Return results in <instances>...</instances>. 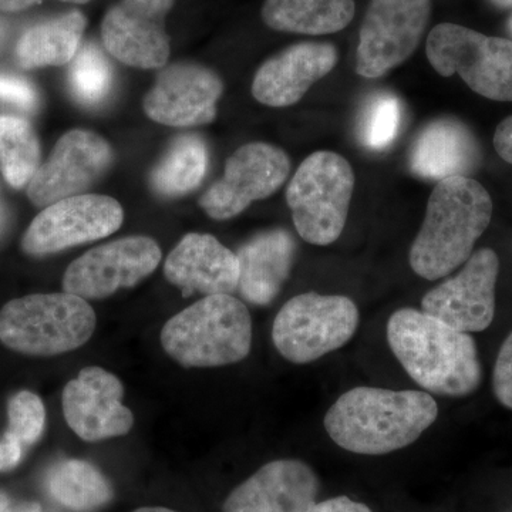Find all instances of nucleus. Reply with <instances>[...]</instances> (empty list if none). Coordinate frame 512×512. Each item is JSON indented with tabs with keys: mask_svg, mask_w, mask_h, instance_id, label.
Masks as SVG:
<instances>
[{
	"mask_svg": "<svg viewBox=\"0 0 512 512\" xmlns=\"http://www.w3.org/2000/svg\"><path fill=\"white\" fill-rule=\"evenodd\" d=\"M437 416L439 406L429 393L355 387L330 407L325 429L343 450L383 456L413 444Z\"/></svg>",
	"mask_w": 512,
	"mask_h": 512,
	"instance_id": "nucleus-1",
	"label": "nucleus"
},
{
	"mask_svg": "<svg viewBox=\"0 0 512 512\" xmlns=\"http://www.w3.org/2000/svg\"><path fill=\"white\" fill-rule=\"evenodd\" d=\"M387 342L407 375L427 392L461 397L476 392L483 367L476 340L424 311L399 309L387 322Z\"/></svg>",
	"mask_w": 512,
	"mask_h": 512,
	"instance_id": "nucleus-2",
	"label": "nucleus"
},
{
	"mask_svg": "<svg viewBox=\"0 0 512 512\" xmlns=\"http://www.w3.org/2000/svg\"><path fill=\"white\" fill-rule=\"evenodd\" d=\"M493 218L490 192L471 177L437 181L426 217L412 248L410 266L427 281H437L466 264Z\"/></svg>",
	"mask_w": 512,
	"mask_h": 512,
	"instance_id": "nucleus-3",
	"label": "nucleus"
},
{
	"mask_svg": "<svg viewBox=\"0 0 512 512\" xmlns=\"http://www.w3.org/2000/svg\"><path fill=\"white\" fill-rule=\"evenodd\" d=\"M161 345L183 367L242 362L252 348V319L232 295L205 296L177 313L161 330Z\"/></svg>",
	"mask_w": 512,
	"mask_h": 512,
	"instance_id": "nucleus-4",
	"label": "nucleus"
},
{
	"mask_svg": "<svg viewBox=\"0 0 512 512\" xmlns=\"http://www.w3.org/2000/svg\"><path fill=\"white\" fill-rule=\"evenodd\" d=\"M96 323L86 299L69 292L36 293L3 306L0 340L23 355H63L86 345Z\"/></svg>",
	"mask_w": 512,
	"mask_h": 512,
	"instance_id": "nucleus-5",
	"label": "nucleus"
},
{
	"mask_svg": "<svg viewBox=\"0 0 512 512\" xmlns=\"http://www.w3.org/2000/svg\"><path fill=\"white\" fill-rule=\"evenodd\" d=\"M355 190L349 161L332 151L313 153L286 188V201L302 239L326 247L342 235Z\"/></svg>",
	"mask_w": 512,
	"mask_h": 512,
	"instance_id": "nucleus-6",
	"label": "nucleus"
},
{
	"mask_svg": "<svg viewBox=\"0 0 512 512\" xmlns=\"http://www.w3.org/2000/svg\"><path fill=\"white\" fill-rule=\"evenodd\" d=\"M359 320V309L348 296L302 293L276 315L272 340L286 360L306 365L348 345Z\"/></svg>",
	"mask_w": 512,
	"mask_h": 512,
	"instance_id": "nucleus-7",
	"label": "nucleus"
},
{
	"mask_svg": "<svg viewBox=\"0 0 512 512\" xmlns=\"http://www.w3.org/2000/svg\"><path fill=\"white\" fill-rule=\"evenodd\" d=\"M427 59L443 77L458 74L485 99L512 101V40L441 23L427 37Z\"/></svg>",
	"mask_w": 512,
	"mask_h": 512,
	"instance_id": "nucleus-8",
	"label": "nucleus"
},
{
	"mask_svg": "<svg viewBox=\"0 0 512 512\" xmlns=\"http://www.w3.org/2000/svg\"><path fill=\"white\" fill-rule=\"evenodd\" d=\"M431 16V0H370L360 28L356 73L382 77L416 52Z\"/></svg>",
	"mask_w": 512,
	"mask_h": 512,
	"instance_id": "nucleus-9",
	"label": "nucleus"
},
{
	"mask_svg": "<svg viewBox=\"0 0 512 512\" xmlns=\"http://www.w3.org/2000/svg\"><path fill=\"white\" fill-rule=\"evenodd\" d=\"M291 173L284 150L266 143L239 147L225 164L224 175L200 198V207L212 220L237 217L255 201L275 194Z\"/></svg>",
	"mask_w": 512,
	"mask_h": 512,
	"instance_id": "nucleus-10",
	"label": "nucleus"
},
{
	"mask_svg": "<svg viewBox=\"0 0 512 512\" xmlns=\"http://www.w3.org/2000/svg\"><path fill=\"white\" fill-rule=\"evenodd\" d=\"M120 202L106 195L80 194L49 205L32 221L22 248L28 255L45 256L109 237L121 227Z\"/></svg>",
	"mask_w": 512,
	"mask_h": 512,
	"instance_id": "nucleus-11",
	"label": "nucleus"
},
{
	"mask_svg": "<svg viewBox=\"0 0 512 512\" xmlns=\"http://www.w3.org/2000/svg\"><path fill=\"white\" fill-rule=\"evenodd\" d=\"M161 249L154 239L127 237L90 249L66 269L63 291L83 299L109 298L156 271Z\"/></svg>",
	"mask_w": 512,
	"mask_h": 512,
	"instance_id": "nucleus-12",
	"label": "nucleus"
},
{
	"mask_svg": "<svg viewBox=\"0 0 512 512\" xmlns=\"http://www.w3.org/2000/svg\"><path fill=\"white\" fill-rule=\"evenodd\" d=\"M500 258L490 248L473 252L461 271L426 293L421 311L464 333L483 332L495 316Z\"/></svg>",
	"mask_w": 512,
	"mask_h": 512,
	"instance_id": "nucleus-13",
	"label": "nucleus"
},
{
	"mask_svg": "<svg viewBox=\"0 0 512 512\" xmlns=\"http://www.w3.org/2000/svg\"><path fill=\"white\" fill-rule=\"evenodd\" d=\"M175 0H120L101 23L104 49L137 69H161L170 57L165 18Z\"/></svg>",
	"mask_w": 512,
	"mask_h": 512,
	"instance_id": "nucleus-14",
	"label": "nucleus"
},
{
	"mask_svg": "<svg viewBox=\"0 0 512 512\" xmlns=\"http://www.w3.org/2000/svg\"><path fill=\"white\" fill-rule=\"evenodd\" d=\"M113 163V150L103 137L72 130L57 141L46 163L40 165L28 187L37 207H49L92 187Z\"/></svg>",
	"mask_w": 512,
	"mask_h": 512,
	"instance_id": "nucleus-15",
	"label": "nucleus"
},
{
	"mask_svg": "<svg viewBox=\"0 0 512 512\" xmlns=\"http://www.w3.org/2000/svg\"><path fill=\"white\" fill-rule=\"evenodd\" d=\"M224 83L217 73L201 64L183 62L164 67L143 101L148 119L170 127L210 124Z\"/></svg>",
	"mask_w": 512,
	"mask_h": 512,
	"instance_id": "nucleus-16",
	"label": "nucleus"
},
{
	"mask_svg": "<svg viewBox=\"0 0 512 512\" xmlns=\"http://www.w3.org/2000/svg\"><path fill=\"white\" fill-rule=\"evenodd\" d=\"M124 387L119 377L99 366H87L63 390L67 426L84 441L96 443L126 436L134 416L121 403Z\"/></svg>",
	"mask_w": 512,
	"mask_h": 512,
	"instance_id": "nucleus-17",
	"label": "nucleus"
},
{
	"mask_svg": "<svg viewBox=\"0 0 512 512\" xmlns=\"http://www.w3.org/2000/svg\"><path fill=\"white\" fill-rule=\"evenodd\" d=\"M319 478L301 460H275L239 484L225 500L224 512H305L316 503Z\"/></svg>",
	"mask_w": 512,
	"mask_h": 512,
	"instance_id": "nucleus-18",
	"label": "nucleus"
},
{
	"mask_svg": "<svg viewBox=\"0 0 512 512\" xmlns=\"http://www.w3.org/2000/svg\"><path fill=\"white\" fill-rule=\"evenodd\" d=\"M338 49L330 43H298L266 60L252 82V96L269 107L298 103L313 84L335 69Z\"/></svg>",
	"mask_w": 512,
	"mask_h": 512,
	"instance_id": "nucleus-19",
	"label": "nucleus"
},
{
	"mask_svg": "<svg viewBox=\"0 0 512 512\" xmlns=\"http://www.w3.org/2000/svg\"><path fill=\"white\" fill-rule=\"evenodd\" d=\"M164 275L185 298L195 292L231 295L239 284L237 254L212 235L194 232L185 235L168 255Z\"/></svg>",
	"mask_w": 512,
	"mask_h": 512,
	"instance_id": "nucleus-20",
	"label": "nucleus"
},
{
	"mask_svg": "<svg viewBox=\"0 0 512 512\" xmlns=\"http://www.w3.org/2000/svg\"><path fill=\"white\" fill-rule=\"evenodd\" d=\"M481 160L480 144L456 119L431 121L421 130L410 153V168L426 180L470 177Z\"/></svg>",
	"mask_w": 512,
	"mask_h": 512,
	"instance_id": "nucleus-21",
	"label": "nucleus"
},
{
	"mask_svg": "<svg viewBox=\"0 0 512 512\" xmlns=\"http://www.w3.org/2000/svg\"><path fill=\"white\" fill-rule=\"evenodd\" d=\"M296 244L285 229L261 232L239 248L238 289L248 302L265 306L274 301L291 274Z\"/></svg>",
	"mask_w": 512,
	"mask_h": 512,
	"instance_id": "nucleus-22",
	"label": "nucleus"
},
{
	"mask_svg": "<svg viewBox=\"0 0 512 512\" xmlns=\"http://www.w3.org/2000/svg\"><path fill=\"white\" fill-rule=\"evenodd\" d=\"M86 26V16L80 10L32 26L20 36L16 46L20 66L36 69L69 64L82 46Z\"/></svg>",
	"mask_w": 512,
	"mask_h": 512,
	"instance_id": "nucleus-23",
	"label": "nucleus"
},
{
	"mask_svg": "<svg viewBox=\"0 0 512 512\" xmlns=\"http://www.w3.org/2000/svg\"><path fill=\"white\" fill-rule=\"evenodd\" d=\"M261 16L278 32L330 35L352 22L355 0H265Z\"/></svg>",
	"mask_w": 512,
	"mask_h": 512,
	"instance_id": "nucleus-24",
	"label": "nucleus"
},
{
	"mask_svg": "<svg viewBox=\"0 0 512 512\" xmlns=\"http://www.w3.org/2000/svg\"><path fill=\"white\" fill-rule=\"evenodd\" d=\"M207 168L208 150L202 138L178 137L151 171L150 184L163 197H183L200 187Z\"/></svg>",
	"mask_w": 512,
	"mask_h": 512,
	"instance_id": "nucleus-25",
	"label": "nucleus"
},
{
	"mask_svg": "<svg viewBox=\"0 0 512 512\" xmlns=\"http://www.w3.org/2000/svg\"><path fill=\"white\" fill-rule=\"evenodd\" d=\"M47 488L53 500L77 512H92L110 503L113 488L93 464L66 460L52 468Z\"/></svg>",
	"mask_w": 512,
	"mask_h": 512,
	"instance_id": "nucleus-26",
	"label": "nucleus"
},
{
	"mask_svg": "<svg viewBox=\"0 0 512 512\" xmlns=\"http://www.w3.org/2000/svg\"><path fill=\"white\" fill-rule=\"evenodd\" d=\"M40 167V143L23 119L0 116V170L13 188L29 185Z\"/></svg>",
	"mask_w": 512,
	"mask_h": 512,
	"instance_id": "nucleus-27",
	"label": "nucleus"
},
{
	"mask_svg": "<svg viewBox=\"0 0 512 512\" xmlns=\"http://www.w3.org/2000/svg\"><path fill=\"white\" fill-rule=\"evenodd\" d=\"M113 72L106 56L94 45L86 43L70 62L69 83L80 103L96 106L109 94Z\"/></svg>",
	"mask_w": 512,
	"mask_h": 512,
	"instance_id": "nucleus-28",
	"label": "nucleus"
},
{
	"mask_svg": "<svg viewBox=\"0 0 512 512\" xmlns=\"http://www.w3.org/2000/svg\"><path fill=\"white\" fill-rule=\"evenodd\" d=\"M402 123V106L390 93L375 94L363 111L360 138L369 150L382 151L393 143Z\"/></svg>",
	"mask_w": 512,
	"mask_h": 512,
	"instance_id": "nucleus-29",
	"label": "nucleus"
},
{
	"mask_svg": "<svg viewBox=\"0 0 512 512\" xmlns=\"http://www.w3.org/2000/svg\"><path fill=\"white\" fill-rule=\"evenodd\" d=\"M8 433L23 444H35L45 430L46 410L37 394L23 390L16 393L8 404Z\"/></svg>",
	"mask_w": 512,
	"mask_h": 512,
	"instance_id": "nucleus-30",
	"label": "nucleus"
},
{
	"mask_svg": "<svg viewBox=\"0 0 512 512\" xmlns=\"http://www.w3.org/2000/svg\"><path fill=\"white\" fill-rule=\"evenodd\" d=\"M493 389L498 402L512 410V332L504 340L495 360Z\"/></svg>",
	"mask_w": 512,
	"mask_h": 512,
	"instance_id": "nucleus-31",
	"label": "nucleus"
},
{
	"mask_svg": "<svg viewBox=\"0 0 512 512\" xmlns=\"http://www.w3.org/2000/svg\"><path fill=\"white\" fill-rule=\"evenodd\" d=\"M0 100L15 104L20 109L32 110L37 103V94L25 79L0 74Z\"/></svg>",
	"mask_w": 512,
	"mask_h": 512,
	"instance_id": "nucleus-32",
	"label": "nucleus"
},
{
	"mask_svg": "<svg viewBox=\"0 0 512 512\" xmlns=\"http://www.w3.org/2000/svg\"><path fill=\"white\" fill-rule=\"evenodd\" d=\"M305 512H373L366 504L350 500L349 497H335L320 501L309 507Z\"/></svg>",
	"mask_w": 512,
	"mask_h": 512,
	"instance_id": "nucleus-33",
	"label": "nucleus"
},
{
	"mask_svg": "<svg viewBox=\"0 0 512 512\" xmlns=\"http://www.w3.org/2000/svg\"><path fill=\"white\" fill-rule=\"evenodd\" d=\"M22 447L23 444L6 431L0 440V471L12 470L18 466L22 460Z\"/></svg>",
	"mask_w": 512,
	"mask_h": 512,
	"instance_id": "nucleus-34",
	"label": "nucleus"
},
{
	"mask_svg": "<svg viewBox=\"0 0 512 512\" xmlns=\"http://www.w3.org/2000/svg\"><path fill=\"white\" fill-rule=\"evenodd\" d=\"M494 148L505 163L512 164V116L498 124L494 134Z\"/></svg>",
	"mask_w": 512,
	"mask_h": 512,
	"instance_id": "nucleus-35",
	"label": "nucleus"
},
{
	"mask_svg": "<svg viewBox=\"0 0 512 512\" xmlns=\"http://www.w3.org/2000/svg\"><path fill=\"white\" fill-rule=\"evenodd\" d=\"M42 0H0V10L6 13H18L32 8Z\"/></svg>",
	"mask_w": 512,
	"mask_h": 512,
	"instance_id": "nucleus-36",
	"label": "nucleus"
},
{
	"mask_svg": "<svg viewBox=\"0 0 512 512\" xmlns=\"http://www.w3.org/2000/svg\"><path fill=\"white\" fill-rule=\"evenodd\" d=\"M5 512H42V507L36 503H28L18 505V507H9Z\"/></svg>",
	"mask_w": 512,
	"mask_h": 512,
	"instance_id": "nucleus-37",
	"label": "nucleus"
},
{
	"mask_svg": "<svg viewBox=\"0 0 512 512\" xmlns=\"http://www.w3.org/2000/svg\"><path fill=\"white\" fill-rule=\"evenodd\" d=\"M498 9H512V0H490Z\"/></svg>",
	"mask_w": 512,
	"mask_h": 512,
	"instance_id": "nucleus-38",
	"label": "nucleus"
},
{
	"mask_svg": "<svg viewBox=\"0 0 512 512\" xmlns=\"http://www.w3.org/2000/svg\"><path fill=\"white\" fill-rule=\"evenodd\" d=\"M133 512H177L164 507H143Z\"/></svg>",
	"mask_w": 512,
	"mask_h": 512,
	"instance_id": "nucleus-39",
	"label": "nucleus"
},
{
	"mask_svg": "<svg viewBox=\"0 0 512 512\" xmlns=\"http://www.w3.org/2000/svg\"><path fill=\"white\" fill-rule=\"evenodd\" d=\"M10 507V500L8 495L0 491V512H5Z\"/></svg>",
	"mask_w": 512,
	"mask_h": 512,
	"instance_id": "nucleus-40",
	"label": "nucleus"
},
{
	"mask_svg": "<svg viewBox=\"0 0 512 512\" xmlns=\"http://www.w3.org/2000/svg\"><path fill=\"white\" fill-rule=\"evenodd\" d=\"M60 2L74 3V5H84V3L92 2V0H60Z\"/></svg>",
	"mask_w": 512,
	"mask_h": 512,
	"instance_id": "nucleus-41",
	"label": "nucleus"
},
{
	"mask_svg": "<svg viewBox=\"0 0 512 512\" xmlns=\"http://www.w3.org/2000/svg\"><path fill=\"white\" fill-rule=\"evenodd\" d=\"M507 32H508V35H510L511 40H512V16H511L510 20H508V23H507Z\"/></svg>",
	"mask_w": 512,
	"mask_h": 512,
	"instance_id": "nucleus-42",
	"label": "nucleus"
},
{
	"mask_svg": "<svg viewBox=\"0 0 512 512\" xmlns=\"http://www.w3.org/2000/svg\"><path fill=\"white\" fill-rule=\"evenodd\" d=\"M2 37H3V29H2V26H0V42H2Z\"/></svg>",
	"mask_w": 512,
	"mask_h": 512,
	"instance_id": "nucleus-43",
	"label": "nucleus"
},
{
	"mask_svg": "<svg viewBox=\"0 0 512 512\" xmlns=\"http://www.w3.org/2000/svg\"><path fill=\"white\" fill-rule=\"evenodd\" d=\"M2 220H3V214H2V210H0V224H2Z\"/></svg>",
	"mask_w": 512,
	"mask_h": 512,
	"instance_id": "nucleus-44",
	"label": "nucleus"
}]
</instances>
